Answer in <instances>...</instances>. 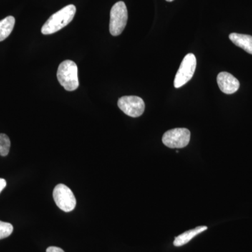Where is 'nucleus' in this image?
Instances as JSON below:
<instances>
[{"mask_svg":"<svg viewBox=\"0 0 252 252\" xmlns=\"http://www.w3.org/2000/svg\"><path fill=\"white\" fill-rule=\"evenodd\" d=\"M75 14L76 7L74 5L69 4L64 6L47 20L41 28V33L43 34H51L57 32L72 21Z\"/></svg>","mask_w":252,"mask_h":252,"instance_id":"obj_1","label":"nucleus"},{"mask_svg":"<svg viewBox=\"0 0 252 252\" xmlns=\"http://www.w3.org/2000/svg\"><path fill=\"white\" fill-rule=\"evenodd\" d=\"M57 78L66 91H75L79 86L77 64L69 60L63 61L58 69Z\"/></svg>","mask_w":252,"mask_h":252,"instance_id":"obj_2","label":"nucleus"},{"mask_svg":"<svg viewBox=\"0 0 252 252\" xmlns=\"http://www.w3.org/2000/svg\"><path fill=\"white\" fill-rule=\"evenodd\" d=\"M127 7L124 1H119L112 6L110 11L109 32L113 36H119L125 29L127 24Z\"/></svg>","mask_w":252,"mask_h":252,"instance_id":"obj_3","label":"nucleus"},{"mask_svg":"<svg viewBox=\"0 0 252 252\" xmlns=\"http://www.w3.org/2000/svg\"><path fill=\"white\" fill-rule=\"evenodd\" d=\"M54 201L61 210L65 212H72L77 205V200L67 186L60 184L54 188L53 193Z\"/></svg>","mask_w":252,"mask_h":252,"instance_id":"obj_4","label":"nucleus"},{"mask_svg":"<svg viewBox=\"0 0 252 252\" xmlns=\"http://www.w3.org/2000/svg\"><path fill=\"white\" fill-rule=\"evenodd\" d=\"M196 58L193 54H189L184 58L180 68L176 74L174 85L176 89L182 87L193 77L196 68Z\"/></svg>","mask_w":252,"mask_h":252,"instance_id":"obj_5","label":"nucleus"},{"mask_svg":"<svg viewBox=\"0 0 252 252\" xmlns=\"http://www.w3.org/2000/svg\"><path fill=\"white\" fill-rule=\"evenodd\" d=\"M190 139V131L187 128H174L167 131L162 136V143L171 149H181L188 145Z\"/></svg>","mask_w":252,"mask_h":252,"instance_id":"obj_6","label":"nucleus"},{"mask_svg":"<svg viewBox=\"0 0 252 252\" xmlns=\"http://www.w3.org/2000/svg\"><path fill=\"white\" fill-rule=\"evenodd\" d=\"M118 106L126 115L133 118L140 117L145 109L143 99L138 96H124L119 98Z\"/></svg>","mask_w":252,"mask_h":252,"instance_id":"obj_7","label":"nucleus"},{"mask_svg":"<svg viewBox=\"0 0 252 252\" xmlns=\"http://www.w3.org/2000/svg\"><path fill=\"white\" fill-rule=\"evenodd\" d=\"M217 84L220 90L225 94H233L238 91L240 82L238 79L226 72H220L217 76Z\"/></svg>","mask_w":252,"mask_h":252,"instance_id":"obj_8","label":"nucleus"},{"mask_svg":"<svg viewBox=\"0 0 252 252\" xmlns=\"http://www.w3.org/2000/svg\"><path fill=\"white\" fill-rule=\"evenodd\" d=\"M230 41L238 47L245 50L252 55V36L248 34L231 33L229 35Z\"/></svg>","mask_w":252,"mask_h":252,"instance_id":"obj_9","label":"nucleus"},{"mask_svg":"<svg viewBox=\"0 0 252 252\" xmlns=\"http://www.w3.org/2000/svg\"><path fill=\"white\" fill-rule=\"evenodd\" d=\"M207 229V227L205 225H202V226H198L194 229L187 230L185 233H182L177 237L174 240V245L175 247H181L189 243L190 240L193 238H195L196 235L203 233Z\"/></svg>","mask_w":252,"mask_h":252,"instance_id":"obj_10","label":"nucleus"},{"mask_svg":"<svg viewBox=\"0 0 252 252\" xmlns=\"http://www.w3.org/2000/svg\"><path fill=\"white\" fill-rule=\"evenodd\" d=\"M14 16H7L0 21V41H4L11 34L15 26Z\"/></svg>","mask_w":252,"mask_h":252,"instance_id":"obj_11","label":"nucleus"},{"mask_svg":"<svg viewBox=\"0 0 252 252\" xmlns=\"http://www.w3.org/2000/svg\"><path fill=\"white\" fill-rule=\"evenodd\" d=\"M11 141L5 134H0V156L6 157L9 153Z\"/></svg>","mask_w":252,"mask_h":252,"instance_id":"obj_12","label":"nucleus"},{"mask_svg":"<svg viewBox=\"0 0 252 252\" xmlns=\"http://www.w3.org/2000/svg\"><path fill=\"white\" fill-rule=\"evenodd\" d=\"M14 230V227L11 223L0 220V240L8 238Z\"/></svg>","mask_w":252,"mask_h":252,"instance_id":"obj_13","label":"nucleus"},{"mask_svg":"<svg viewBox=\"0 0 252 252\" xmlns=\"http://www.w3.org/2000/svg\"><path fill=\"white\" fill-rule=\"evenodd\" d=\"M46 252H64L63 249L58 247H49L46 249Z\"/></svg>","mask_w":252,"mask_h":252,"instance_id":"obj_14","label":"nucleus"},{"mask_svg":"<svg viewBox=\"0 0 252 252\" xmlns=\"http://www.w3.org/2000/svg\"><path fill=\"white\" fill-rule=\"evenodd\" d=\"M6 182L4 179L0 178V193L2 191L3 189L6 187Z\"/></svg>","mask_w":252,"mask_h":252,"instance_id":"obj_15","label":"nucleus"},{"mask_svg":"<svg viewBox=\"0 0 252 252\" xmlns=\"http://www.w3.org/2000/svg\"><path fill=\"white\" fill-rule=\"evenodd\" d=\"M167 1H169V2H170V1H174V0H166Z\"/></svg>","mask_w":252,"mask_h":252,"instance_id":"obj_16","label":"nucleus"}]
</instances>
